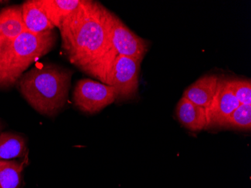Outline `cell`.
<instances>
[{"instance_id": "obj_1", "label": "cell", "mask_w": 251, "mask_h": 188, "mask_svg": "<svg viewBox=\"0 0 251 188\" xmlns=\"http://www.w3.org/2000/svg\"><path fill=\"white\" fill-rule=\"evenodd\" d=\"M59 29L62 49L70 63L108 85L118 54L110 40L105 7L83 0Z\"/></svg>"}, {"instance_id": "obj_2", "label": "cell", "mask_w": 251, "mask_h": 188, "mask_svg": "<svg viewBox=\"0 0 251 188\" xmlns=\"http://www.w3.org/2000/svg\"><path fill=\"white\" fill-rule=\"evenodd\" d=\"M72 76L73 73L69 69L45 64L24 73L17 82L23 97L34 109L52 117L67 102Z\"/></svg>"}, {"instance_id": "obj_3", "label": "cell", "mask_w": 251, "mask_h": 188, "mask_svg": "<svg viewBox=\"0 0 251 188\" xmlns=\"http://www.w3.org/2000/svg\"><path fill=\"white\" fill-rule=\"evenodd\" d=\"M56 39L53 30L39 34L25 31L5 42L0 52V85L16 83L30 65L53 49Z\"/></svg>"}, {"instance_id": "obj_4", "label": "cell", "mask_w": 251, "mask_h": 188, "mask_svg": "<svg viewBox=\"0 0 251 188\" xmlns=\"http://www.w3.org/2000/svg\"><path fill=\"white\" fill-rule=\"evenodd\" d=\"M105 18L110 40L118 54L142 61L148 50V41L137 36L118 17L107 8Z\"/></svg>"}, {"instance_id": "obj_5", "label": "cell", "mask_w": 251, "mask_h": 188, "mask_svg": "<svg viewBox=\"0 0 251 188\" xmlns=\"http://www.w3.org/2000/svg\"><path fill=\"white\" fill-rule=\"evenodd\" d=\"M116 90L112 86L90 79L78 81L73 92L76 107L88 114H94L116 101Z\"/></svg>"}, {"instance_id": "obj_6", "label": "cell", "mask_w": 251, "mask_h": 188, "mask_svg": "<svg viewBox=\"0 0 251 188\" xmlns=\"http://www.w3.org/2000/svg\"><path fill=\"white\" fill-rule=\"evenodd\" d=\"M142 61L118 55L111 69L109 84L116 90V101L131 100L139 90V77Z\"/></svg>"}, {"instance_id": "obj_7", "label": "cell", "mask_w": 251, "mask_h": 188, "mask_svg": "<svg viewBox=\"0 0 251 188\" xmlns=\"http://www.w3.org/2000/svg\"><path fill=\"white\" fill-rule=\"evenodd\" d=\"M240 105L229 88L228 81L220 80L211 104L205 108L207 127H222L231 113Z\"/></svg>"}, {"instance_id": "obj_8", "label": "cell", "mask_w": 251, "mask_h": 188, "mask_svg": "<svg viewBox=\"0 0 251 188\" xmlns=\"http://www.w3.org/2000/svg\"><path fill=\"white\" fill-rule=\"evenodd\" d=\"M219 81V78L214 75L202 76L184 91L183 97L199 107L206 108L215 96Z\"/></svg>"}, {"instance_id": "obj_9", "label": "cell", "mask_w": 251, "mask_h": 188, "mask_svg": "<svg viewBox=\"0 0 251 188\" xmlns=\"http://www.w3.org/2000/svg\"><path fill=\"white\" fill-rule=\"evenodd\" d=\"M21 7L25 31L39 34L53 30L54 27L38 4L37 0L26 1Z\"/></svg>"}, {"instance_id": "obj_10", "label": "cell", "mask_w": 251, "mask_h": 188, "mask_svg": "<svg viewBox=\"0 0 251 188\" xmlns=\"http://www.w3.org/2000/svg\"><path fill=\"white\" fill-rule=\"evenodd\" d=\"M176 115L179 121L190 131H200L207 127L205 108L199 107L184 97H182L177 103Z\"/></svg>"}, {"instance_id": "obj_11", "label": "cell", "mask_w": 251, "mask_h": 188, "mask_svg": "<svg viewBox=\"0 0 251 188\" xmlns=\"http://www.w3.org/2000/svg\"><path fill=\"white\" fill-rule=\"evenodd\" d=\"M21 5L8 7L0 11V38L11 42L25 32Z\"/></svg>"}, {"instance_id": "obj_12", "label": "cell", "mask_w": 251, "mask_h": 188, "mask_svg": "<svg viewBox=\"0 0 251 188\" xmlns=\"http://www.w3.org/2000/svg\"><path fill=\"white\" fill-rule=\"evenodd\" d=\"M83 0H37L54 27L60 28L63 21L78 8Z\"/></svg>"}, {"instance_id": "obj_13", "label": "cell", "mask_w": 251, "mask_h": 188, "mask_svg": "<svg viewBox=\"0 0 251 188\" xmlns=\"http://www.w3.org/2000/svg\"><path fill=\"white\" fill-rule=\"evenodd\" d=\"M26 151L24 137L12 133H0V160L11 161L21 158Z\"/></svg>"}, {"instance_id": "obj_14", "label": "cell", "mask_w": 251, "mask_h": 188, "mask_svg": "<svg viewBox=\"0 0 251 188\" xmlns=\"http://www.w3.org/2000/svg\"><path fill=\"white\" fill-rule=\"evenodd\" d=\"M25 162L0 160V188H19Z\"/></svg>"}, {"instance_id": "obj_15", "label": "cell", "mask_w": 251, "mask_h": 188, "mask_svg": "<svg viewBox=\"0 0 251 188\" xmlns=\"http://www.w3.org/2000/svg\"><path fill=\"white\" fill-rule=\"evenodd\" d=\"M222 127L250 131L251 128V105H239L226 120Z\"/></svg>"}, {"instance_id": "obj_16", "label": "cell", "mask_w": 251, "mask_h": 188, "mask_svg": "<svg viewBox=\"0 0 251 188\" xmlns=\"http://www.w3.org/2000/svg\"><path fill=\"white\" fill-rule=\"evenodd\" d=\"M229 88L239 103L251 105V82L250 80H228Z\"/></svg>"}, {"instance_id": "obj_17", "label": "cell", "mask_w": 251, "mask_h": 188, "mask_svg": "<svg viewBox=\"0 0 251 188\" xmlns=\"http://www.w3.org/2000/svg\"><path fill=\"white\" fill-rule=\"evenodd\" d=\"M7 41L4 40V39L0 38V52H2V49H3L4 45H5V42Z\"/></svg>"}, {"instance_id": "obj_18", "label": "cell", "mask_w": 251, "mask_h": 188, "mask_svg": "<svg viewBox=\"0 0 251 188\" xmlns=\"http://www.w3.org/2000/svg\"><path fill=\"white\" fill-rule=\"evenodd\" d=\"M0 132H1V124H0Z\"/></svg>"}]
</instances>
